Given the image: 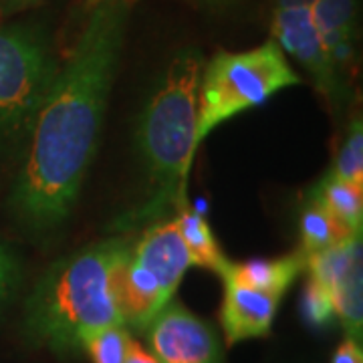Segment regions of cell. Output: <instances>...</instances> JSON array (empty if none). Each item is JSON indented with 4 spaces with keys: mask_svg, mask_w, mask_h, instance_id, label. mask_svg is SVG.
Here are the masks:
<instances>
[{
    "mask_svg": "<svg viewBox=\"0 0 363 363\" xmlns=\"http://www.w3.org/2000/svg\"><path fill=\"white\" fill-rule=\"evenodd\" d=\"M131 4L133 0H89L83 28L30 125L13 206L35 230L59 226L77 200L97 152Z\"/></svg>",
    "mask_w": 363,
    "mask_h": 363,
    "instance_id": "obj_1",
    "label": "cell"
},
{
    "mask_svg": "<svg viewBox=\"0 0 363 363\" xmlns=\"http://www.w3.org/2000/svg\"><path fill=\"white\" fill-rule=\"evenodd\" d=\"M204 59L198 49H182L157 81L138 123V145L147 174L142 206L130 212L119 228L157 222L168 208L188 204V178L194 166L198 87Z\"/></svg>",
    "mask_w": 363,
    "mask_h": 363,
    "instance_id": "obj_2",
    "label": "cell"
},
{
    "mask_svg": "<svg viewBox=\"0 0 363 363\" xmlns=\"http://www.w3.org/2000/svg\"><path fill=\"white\" fill-rule=\"evenodd\" d=\"M130 248L125 238H109L55 262L26 298L28 337L65 355L81 350L85 333L123 325L116 272Z\"/></svg>",
    "mask_w": 363,
    "mask_h": 363,
    "instance_id": "obj_3",
    "label": "cell"
},
{
    "mask_svg": "<svg viewBox=\"0 0 363 363\" xmlns=\"http://www.w3.org/2000/svg\"><path fill=\"white\" fill-rule=\"evenodd\" d=\"M298 83L297 71L272 39L248 51L216 52L204 63L200 75L196 145L220 123Z\"/></svg>",
    "mask_w": 363,
    "mask_h": 363,
    "instance_id": "obj_4",
    "label": "cell"
},
{
    "mask_svg": "<svg viewBox=\"0 0 363 363\" xmlns=\"http://www.w3.org/2000/svg\"><path fill=\"white\" fill-rule=\"evenodd\" d=\"M57 71L51 47L37 28L0 26V142L30 131Z\"/></svg>",
    "mask_w": 363,
    "mask_h": 363,
    "instance_id": "obj_5",
    "label": "cell"
},
{
    "mask_svg": "<svg viewBox=\"0 0 363 363\" xmlns=\"http://www.w3.org/2000/svg\"><path fill=\"white\" fill-rule=\"evenodd\" d=\"M145 333L150 353L160 363H220L222 359L216 331L176 301H169L157 313Z\"/></svg>",
    "mask_w": 363,
    "mask_h": 363,
    "instance_id": "obj_6",
    "label": "cell"
},
{
    "mask_svg": "<svg viewBox=\"0 0 363 363\" xmlns=\"http://www.w3.org/2000/svg\"><path fill=\"white\" fill-rule=\"evenodd\" d=\"M272 40L295 57L301 65L311 75L315 87L323 93L333 105L341 107L347 91L341 77V71L333 65L331 57L327 55L323 40L313 25L309 9H283L272 14Z\"/></svg>",
    "mask_w": 363,
    "mask_h": 363,
    "instance_id": "obj_7",
    "label": "cell"
},
{
    "mask_svg": "<svg viewBox=\"0 0 363 363\" xmlns=\"http://www.w3.org/2000/svg\"><path fill=\"white\" fill-rule=\"evenodd\" d=\"M222 283H224V298H222L220 323L226 341L234 345L247 339L269 335L281 305V295L240 285L230 277H222Z\"/></svg>",
    "mask_w": 363,
    "mask_h": 363,
    "instance_id": "obj_8",
    "label": "cell"
},
{
    "mask_svg": "<svg viewBox=\"0 0 363 363\" xmlns=\"http://www.w3.org/2000/svg\"><path fill=\"white\" fill-rule=\"evenodd\" d=\"M131 259L138 260L147 271L157 277L162 289L169 298H174L186 271L192 267L188 248L176 228V222H154L143 236L131 245Z\"/></svg>",
    "mask_w": 363,
    "mask_h": 363,
    "instance_id": "obj_9",
    "label": "cell"
},
{
    "mask_svg": "<svg viewBox=\"0 0 363 363\" xmlns=\"http://www.w3.org/2000/svg\"><path fill=\"white\" fill-rule=\"evenodd\" d=\"M355 9V0H317L311 9L313 25L339 71L353 61Z\"/></svg>",
    "mask_w": 363,
    "mask_h": 363,
    "instance_id": "obj_10",
    "label": "cell"
},
{
    "mask_svg": "<svg viewBox=\"0 0 363 363\" xmlns=\"http://www.w3.org/2000/svg\"><path fill=\"white\" fill-rule=\"evenodd\" d=\"M307 257L303 252H293L281 259H257L247 262H226L220 277H230L240 285L252 286L264 293L285 295L289 286L297 281V277L305 271Z\"/></svg>",
    "mask_w": 363,
    "mask_h": 363,
    "instance_id": "obj_11",
    "label": "cell"
},
{
    "mask_svg": "<svg viewBox=\"0 0 363 363\" xmlns=\"http://www.w3.org/2000/svg\"><path fill=\"white\" fill-rule=\"evenodd\" d=\"M359 267H362V234H351L337 245L317 250L309 255L305 262V271L309 272V279L331 293Z\"/></svg>",
    "mask_w": 363,
    "mask_h": 363,
    "instance_id": "obj_12",
    "label": "cell"
},
{
    "mask_svg": "<svg viewBox=\"0 0 363 363\" xmlns=\"http://www.w3.org/2000/svg\"><path fill=\"white\" fill-rule=\"evenodd\" d=\"M307 200L323 206L333 218H337L351 234H362L363 194L362 188L341 180L335 174H325L309 190Z\"/></svg>",
    "mask_w": 363,
    "mask_h": 363,
    "instance_id": "obj_13",
    "label": "cell"
},
{
    "mask_svg": "<svg viewBox=\"0 0 363 363\" xmlns=\"http://www.w3.org/2000/svg\"><path fill=\"white\" fill-rule=\"evenodd\" d=\"M174 222H176V228L180 233L184 245L188 248L192 267L210 269L216 274H220L228 259L222 255L220 247L216 242V236L204 218V214L190 206V202H188L178 208Z\"/></svg>",
    "mask_w": 363,
    "mask_h": 363,
    "instance_id": "obj_14",
    "label": "cell"
},
{
    "mask_svg": "<svg viewBox=\"0 0 363 363\" xmlns=\"http://www.w3.org/2000/svg\"><path fill=\"white\" fill-rule=\"evenodd\" d=\"M298 233H301L298 252H303L305 257L331 245H337L343 238L351 236L350 230L337 218H333L323 206H319L313 200H307V204L301 210Z\"/></svg>",
    "mask_w": 363,
    "mask_h": 363,
    "instance_id": "obj_15",
    "label": "cell"
},
{
    "mask_svg": "<svg viewBox=\"0 0 363 363\" xmlns=\"http://www.w3.org/2000/svg\"><path fill=\"white\" fill-rule=\"evenodd\" d=\"M363 285H362V267L353 271L341 283V285L331 293L333 297V309H335V321L341 323L345 329L347 337H362L363 327Z\"/></svg>",
    "mask_w": 363,
    "mask_h": 363,
    "instance_id": "obj_16",
    "label": "cell"
},
{
    "mask_svg": "<svg viewBox=\"0 0 363 363\" xmlns=\"http://www.w3.org/2000/svg\"><path fill=\"white\" fill-rule=\"evenodd\" d=\"M130 333L123 325H111L85 333L81 350L87 351L93 363H125L130 350Z\"/></svg>",
    "mask_w": 363,
    "mask_h": 363,
    "instance_id": "obj_17",
    "label": "cell"
},
{
    "mask_svg": "<svg viewBox=\"0 0 363 363\" xmlns=\"http://www.w3.org/2000/svg\"><path fill=\"white\" fill-rule=\"evenodd\" d=\"M331 174L363 190V128L359 117L351 121Z\"/></svg>",
    "mask_w": 363,
    "mask_h": 363,
    "instance_id": "obj_18",
    "label": "cell"
},
{
    "mask_svg": "<svg viewBox=\"0 0 363 363\" xmlns=\"http://www.w3.org/2000/svg\"><path fill=\"white\" fill-rule=\"evenodd\" d=\"M301 313H303L307 323L317 325V327L333 323L335 321V309H333L331 291H327L325 286L309 279V283L305 285L303 298H301Z\"/></svg>",
    "mask_w": 363,
    "mask_h": 363,
    "instance_id": "obj_19",
    "label": "cell"
},
{
    "mask_svg": "<svg viewBox=\"0 0 363 363\" xmlns=\"http://www.w3.org/2000/svg\"><path fill=\"white\" fill-rule=\"evenodd\" d=\"M18 281V264L14 257L0 245V305L13 293Z\"/></svg>",
    "mask_w": 363,
    "mask_h": 363,
    "instance_id": "obj_20",
    "label": "cell"
},
{
    "mask_svg": "<svg viewBox=\"0 0 363 363\" xmlns=\"http://www.w3.org/2000/svg\"><path fill=\"white\" fill-rule=\"evenodd\" d=\"M331 363H363L362 343L357 339L347 337L335 350Z\"/></svg>",
    "mask_w": 363,
    "mask_h": 363,
    "instance_id": "obj_21",
    "label": "cell"
},
{
    "mask_svg": "<svg viewBox=\"0 0 363 363\" xmlns=\"http://www.w3.org/2000/svg\"><path fill=\"white\" fill-rule=\"evenodd\" d=\"M125 363H160L150 353V350H145L142 347L140 343H135V341H131L130 343V350H128V357H125Z\"/></svg>",
    "mask_w": 363,
    "mask_h": 363,
    "instance_id": "obj_22",
    "label": "cell"
},
{
    "mask_svg": "<svg viewBox=\"0 0 363 363\" xmlns=\"http://www.w3.org/2000/svg\"><path fill=\"white\" fill-rule=\"evenodd\" d=\"M40 0H0V13H14V11H21L26 6H33Z\"/></svg>",
    "mask_w": 363,
    "mask_h": 363,
    "instance_id": "obj_23",
    "label": "cell"
},
{
    "mask_svg": "<svg viewBox=\"0 0 363 363\" xmlns=\"http://www.w3.org/2000/svg\"><path fill=\"white\" fill-rule=\"evenodd\" d=\"M317 0H274V11H283V9H309Z\"/></svg>",
    "mask_w": 363,
    "mask_h": 363,
    "instance_id": "obj_24",
    "label": "cell"
},
{
    "mask_svg": "<svg viewBox=\"0 0 363 363\" xmlns=\"http://www.w3.org/2000/svg\"><path fill=\"white\" fill-rule=\"evenodd\" d=\"M208 2H226V0H208Z\"/></svg>",
    "mask_w": 363,
    "mask_h": 363,
    "instance_id": "obj_25",
    "label": "cell"
}]
</instances>
